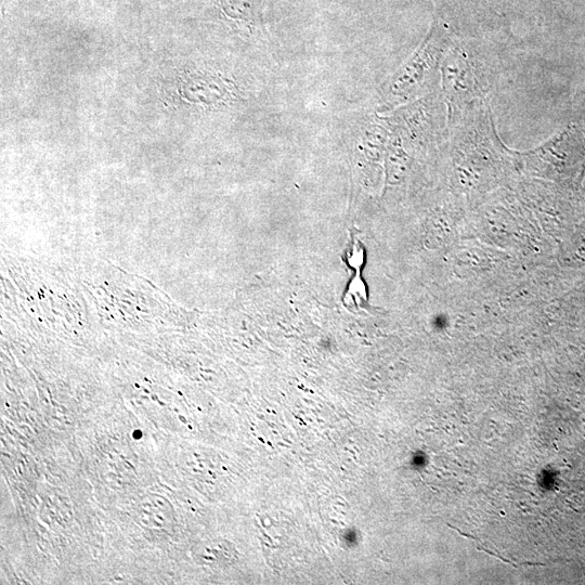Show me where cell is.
I'll return each mask as SVG.
<instances>
[{
    "instance_id": "1",
    "label": "cell",
    "mask_w": 585,
    "mask_h": 585,
    "mask_svg": "<svg viewBox=\"0 0 585 585\" xmlns=\"http://www.w3.org/2000/svg\"><path fill=\"white\" fill-rule=\"evenodd\" d=\"M499 75L498 58L490 47L454 41L441 68L440 89L448 123L488 101Z\"/></svg>"
},
{
    "instance_id": "2",
    "label": "cell",
    "mask_w": 585,
    "mask_h": 585,
    "mask_svg": "<svg viewBox=\"0 0 585 585\" xmlns=\"http://www.w3.org/2000/svg\"><path fill=\"white\" fill-rule=\"evenodd\" d=\"M453 42L450 33L435 24L419 51L395 76L390 96L407 99L435 93L433 90L440 88L442 63Z\"/></svg>"
}]
</instances>
